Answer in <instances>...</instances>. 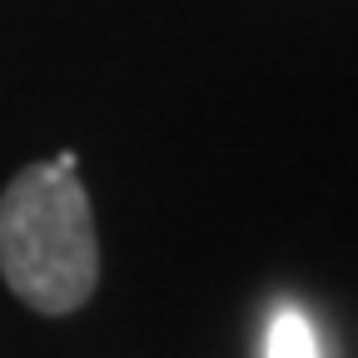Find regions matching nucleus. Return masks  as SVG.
<instances>
[{"mask_svg":"<svg viewBox=\"0 0 358 358\" xmlns=\"http://www.w3.org/2000/svg\"><path fill=\"white\" fill-rule=\"evenodd\" d=\"M0 274L35 313H75L100 284V239L75 155L20 169L0 194Z\"/></svg>","mask_w":358,"mask_h":358,"instance_id":"obj_1","label":"nucleus"},{"mask_svg":"<svg viewBox=\"0 0 358 358\" xmlns=\"http://www.w3.org/2000/svg\"><path fill=\"white\" fill-rule=\"evenodd\" d=\"M264 358H324L319 334H313L303 308H294V303L274 308V319L264 329Z\"/></svg>","mask_w":358,"mask_h":358,"instance_id":"obj_2","label":"nucleus"}]
</instances>
